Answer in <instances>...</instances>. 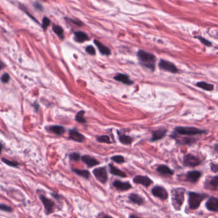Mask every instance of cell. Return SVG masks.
<instances>
[{"label":"cell","instance_id":"6da1fadb","mask_svg":"<svg viewBox=\"0 0 218 218\" xmlns=\"http://www.w3.org/2000/svg\"><path fill=\"white\" fill-rule=\"evenodd\" d=\"M140 63L145 68L154 71L155 69L156 58L152 54L144 50H140L137 54Z\"/></svg>","mask_w":218,"mask_h":218},{"label":"cell","instance_id":"7a4b0ae2","mask_svg":"<svg viewBox=\"0 0 218 218\" xmlns=\"http://www.w3.org/2000/svg\"><path fill=\"white\" fill-rule=\"evenodd\" d=\"M185 190L182 187L175 188L171 190V201L174 208L180 210L184 201V195Z\"/></svg>","mask_w":218,"mask_h":218},{"label":"cell","instance_id":"3957f363","mask_svg":"<svg viewBox=\"0 0 218 218\" xmlns=\"http://www.w3.org/2000/svg\"><path fill=\"white\" fill-rule=\"evenodd\" d=\"M174 132L182 136H196L206 133V131L202 130L194 127H183L178 126L174 129Z\"/></svg>","mask_w":218,"mask_h":218},{"label":"cell","instance_id":"277c9868","mask_svg":"<svg viewBox=\"0 0 218 218\" xmlns=\"http://www.w3.org/2000/svg\"><path fill=\"white\" fill-rule=\"evenodd\" d=\"M189 207L190 209L196 210L199 208L201 201L208 197L207 194L195 192H189Z\"/></svg>","mask_w":218,"mask_h":218},{"label":"cell","instance_id":"5b68a950","mask_svg":"<svg viewBox=\"0 0 218 218\" xmlns=\"http://www.w3.org/2000/svg\"><path fill=\"white\" fill-rule=\"evenodd\" d=\"M201 163V161L199 157L191 154H187L184 155L183 158V164L185 166L196 167Z\"/></svg>","mask_w":218,"mask_h":218},{"label":"cell","instance_id":"8992f818","mask_svg":"<svg viewBox=\"0 0 218 218\" xmlns=\"http://www.w3.org/2000/svg\"><path fill=\"white\" fill-rule=\"evenodd\" d=\"M93 174L95 178L99 180L100 182L104 184H106L108 180L107 170L105 166L97 168L93 170Z\"/></svg>","mask_w":218,"mask_h":218},{"label":"cell","instance_id":"52a82bcc","mask_svg":"<svg viewBox=\"0 0 218 218\" xmlns=\"http://www.w3.org/2000/svg\"><path fill=\"white\" fill-rule=\"evenodd\" d=\"M152 194L154 197L159 198L161 200H166L168 198V193L166 189L161 185L154 186L152 191Z\"/></svg>","mask_w":218,"mask_h":218},{"label":"cell","instance_id":"ba28073f","mask_svg":"<svg viewBox=\"0 0 218 218\" xmlns=\"http://www.w3.org/2000/svg\"><path fill=\"white\" fill-rule=\"evenodd\" d=\"M170 137L172 138L173 139H174L176 141L177 143L181 145H190L197 141L196 139L192 138L181 137L175 132H174L171 135H170Z\"/></svg>","mask_w":218,"mask_h":218},{"label":"cell","instance_id":"9c48e42d","mask_svg":"<svg viewBox=\"0 0 218 218\" xmlns=\"http://www.w3.org/2000/svg\"><path fill=\"white\" fill-rule=\"evenodd\" d=\"M159 67L161 70L168 71L174 74L177 73L178 72V69L174 63L164 59L160 60L159 63Z\"/></svg>","mask_w":218,"mask_h":218},{"label":"cell","instance_id":"30bf717a","mask_svg":"<svg viewBox=\"0 0 218 218\" xmlns=\"http://www.w3.org/2000/svg\"><path fill=\"white\" fill-rule=\"evenodd\" d=\"M40 198L43 203L45 210H46V214L48 215L53 212L54 207H55L54 202L52 200H49V198H46L45 196H44V195H41L40 197Z\"/></svg>","mask_w":218,"mask_h":218},{"label":"cell","instance_id":"8fae6325","mask_svg":"<svg viewBox=\"0 0 218 218\" xmlns=\"http://www.w3.org/2000/svg\"><path fill=\"white\" fill-rule=\"evenodd\" d=\"M133 182L135 184H141L142 185H143L146 187L150 186L153 183L152 180L150 179L148 177L143 176V175L136 176L133 178Z\"/></svg>","mask_w":218,"mask_h":218},{"label":"cell","instance_id":"7c38bea8","mask_svg":"<svg viewBox=\"0 0 218 218\" xmlns=\"http://www.w3.org/2000/svg\"><path fill=\"white\" fill-rule=\"evenodd\" d=\"M205 207L210 211L217 212L218 211V199L216 197L210 198L205 204Z\"/></svg>","mask_w":218,"mask_h":218},{"label":"cell","instance_id":"4fadbf2b","mask_svg":"<svg viewBox=\"0 0 218 218\" xmlns=\"http://www.w3.org/2000/svg\"><path fill=\"white\" fill-rule=\"evenodd\" d=\"M113 185L118 191H127L132 188V185L129 182H122L120 180H115L113 183Z\"/></svg>","mask_w":218,"mask_h":218},{"label":"cell","instance_id":"5bb4252c","mask_svg":"<svg viewBox=\"0 0 218 218\" xmlns=\"http://www.w3.org/2000/svg\"><path fill=\"white\" fill-rule=\"evenodd\" d=\"M201 176V173L199 171H190L186 175V178L191 183H197Z\"/></svg>","mask_w":218,"mask_h":218},{"label":"cell","instance_id":"9a60e30c","mask_svg":"<svg viewBox=\"0 0 218 218\" xmlns=\"http://www.w3.org/2000/svg\"><path fill=\"white\" fill-rule=\"evenodd\" d=\"M81 160L85 164H86L88 168L94 167L100 164L99 161H97L94 157L88 155H85L82 156L81 157Z\"/></svg>","mask_w":218,"mask_h":218},{"label":"cell","instance_id":"2e32d148","mask_svg":"<svg viewBox=\"0 0 218 218\" xmlns=\"http://www.w3.org/2000/svg\"><path fill=\"white\" fill-rule=\"evenodd\" d=\"M166 132H167V130L164 128H161L159 129H157L152 132V138L150 140H151V141L152 142L160 140L166 136Z\"/></svg>","mask_w":218,"mask_h":218},{"label":"cell","instance_id":"e0dca14e","mask_svg":"<svg viewBox=\"0 0 218 218\" xmlns=\"http://www.w3.org/2000/svg\"><path fill=\"white\" fill-rule=\"evenodd\" d=\"M69 138L71 140L79 143L83 142L85 140V136L76 129H71L69 131Z\"/></svg>","mask_w":218,"mask_h":218},{"label":"cell","instance_id":"ac0fdd59","mask_svg":"<svg viewBox=\"0 0 218 218\" xmlns=\"http://www.w3.org/2000/svg\"><path fill=\"white\" fill-rule=\"evenodd\" d=\"M114 79L126 85H132L134 82L130 79L128 76L124 74H118L114 77Z\"/></svg>","mask_w":218,"mask_h":218},{"label":"cell","instance_id":"d6986e66","mask_svg":"<svg viewBox=\"0 0 218 218\" xmlns=\"http://www.w3.org/2000/svg\"><path fill=\"white\" fill-rule=\"evenodd\" d=\"M157 171L164 176H171L174 174V171L166 165H159L157 168Z\"/></svg>","mask_w":218,"mask_h":218},{"label":"cell","instance_id":"ffe728a7","mask_svg":"<svg viewBox=\"0 0 218 218\" xmlns=\"http://www.w3.org/2000/svg\"><path fill=\"white\" fill-rule=\"evenodd\" d=\"M94 43L102 55L109 56L111 54L110 49L106 46H104L102 43H101V42L98 41L97 40H94Z\"/></svg>","mask_w":218,"mask_h":218},{"label":"cell","instance_id":"44dd1931","mask_svg":"<svg viewBox=\"0 0 218 218\" xmlns=\"http://www.w3.org/2000/svg\"><path fill=\"white\" fill-rule=\"evenodd\" d=\"M109 167L110 173L112 175L122 177V178H125L127 177V175L125 172H124L121 170L118 169V168L115 167L113 164H109Z\"/></svg>","mask_w":218,"mask_h":218},{"label":"cell","instance_id":"7402d4cb","mask_svg":"<svg viewBox=\"0 0 218 218\" xmlns=\"http://www.w3.org/2000/svg\"><path fill=\"white\" fill-rule=\"evenodd\" d=\"M205 187L206 189L217 190L218 187V176L216 175L210 179L208 182H206Z\"/></svg>","mask_w":218,"mask_h":218},{"label":"cell","instance_id":"603a6c76","mask_svg":"<svg viewBox=\"0 0 218 218\" xmlns=\"http://www.w3.org/2000/svg\"><path fill=\"white\" fill-rule=\"evenodd\" d=\"M129 200L132 202L133 204H136L138 205H142L144 204V200L141 196H140L138 194L132 193L129 195Z\"/></svg>","mask_w":218,"mask_h":218},{"label":"cell","instance_id":"cb8c5ba5","mask_svg":"<svg viewBox=\"0 0 218 218\" xmlns=\"http://www.w3.org/2000/svg\"><path fill=\"white\" fill-rule=\"evenodd\" d=\"M118 136L119 141L122 144L129 145L132 143V138L129 136H127V135L124 133L119 132H118Z\"/></svg>","mask_w":218,"mask_h":218},{"label":"cell","instance_id":"d4e9b609","mask_svg":"<svg viewBox=\"0 0 218 218\" xmlns=\"http://www.w3.org/2000/svg\"><path fill=\"white\" fill-rule=\"evenodd\" d=\"M74 39L77 42L82 43L89 40V37L85 32H76L74 33Z\"/></svg>","mask_w":218,"mask_h":218},{"label":"cell","instance_id":"484cf974","mask_svg":"<svg viewBox=\"0 0 218 218\" xmlns=\"http://www.w3.org/2000/svg\"><path fill=\"white\" fill-rule=\"evenodd\" d=\"M48 130L52 133L58 135V136H61L65 132V129L63 127L60 125L50 126L48 128Z\"/></svg>","mask_w":218,"mask_h":218},{"label":"cell","instance_id":"4316f807","mask_svg":"<svg viewBox=\"0 0 218 218\" xmlns=\"http://www.w3.org/2000/svg\"><path fill=\"white\" fill-rule=\"evenodd\" d=\"M196 86L204 89L205 90H207V91H212L214 90V86L212 84H209L207 83L206 82H204V81H200V82H198L196 84Z\"/></svg>","mask_w":218,"mask_h":218},{"label":"cell","instance_id":"83f0119b","mask_svg":"<svg viewBox=\"0 0 218 218\" xmlns=\"http://www.w3.org/2000/svg\"><path fill=\"white\" fill-rule=\"evenodd\" d=\"M72 170L75 173V174L83 177L86 179H88L90 177V172L86 170H78V169H74L72 168Z\"/></svg>","mask_w":218,"mask_h":218},{"label":"cell","instance_id":"f1b7e54d","mask_svg":"<svg viewBox=\"0 0 218 218\" xmlns=\"http://www.w3.org/2000/svg\"><path fill=\"white\" fill-rule=\"evenodd\" d=\"M85 113V111H83V110L79 111L78 113L76 114V117H75V120H76L77 122H78L79 123H82V124L86 123V120L84 117Z\"/></svg>","mask_w":218,"mask_h":218},{"label":"cell","instance_id":"f546056e","mask_svg":"<svg viewBox=\"0 0 218 218\" xmlns=\"http://www.w3.org/2000/svg\"><path fill=\"white\" fill-rule=\"evenodd\" d=\"M52 30L59 36V39H63V29L62 27L58 25H54L52 26Z\"/></svg>","mask_w":218,"mask_h":218},{"label":"cell","instance_id":"4dcf8cb0","mask_svg":"<svg viewBox=\"0 0 218 218\" xmlns=\"http://www.w3.org/2000/svg\"><path fill=\"white\" fill-rule=\"evenodd\" d=\"M96 140L97 141L100 143H104L110 144L111 143V141L110 138L107 136V135H102V136H99L96 137Z\"/></svg>","mask_w":218,"mask_h":218},{"label":"cell","instance_id":"1f68e13d","mask_svg":"<svg viewBox=\"0 0 218 218\" xmlns=\"http://www.w3.org/2000/svg\"><path fill=\"white\" fill-rule=\"evenodd\" d=\"M111 159L113 161H114V162H115L117 163H118V164L124 163L125 162L124 157L123 156H122V155H114V156L111 157Z\"/></svg>","mask_w":218,"mask_h":218},{"label":"cell","instance_id":"d6a6232c","mask_svg":"<svg viewBox=\"0 0 218 218\" xmlns=\"http://www.w3.org/2000/svg\"><path fill=\"white\" fill-rule=\"evenodd\" d=\"M195 38H197L198 39H199L201 42L203 44H204L205 46H212V43L210 42L209 40L205 39V38H204L203 36H195Z\"/></svg>","mask_w":218,"mask_h":218},{"label":"cell","instance_id":"836d02e7","mask_svg":"<svg viewBox=\"0 0 218 218\" xmlns=\"http://www.w3.org/2000/svg\"><path fill=\"white\" fill-rule=\"evenodd\" d=\"M70 159L73 161H79L81 158V155L78 152H73L71 153L69 155Z\"/></svg>","mask_w":218,"mask_h":218},{"label":"cell","instance_id":"e575fe53","mask_svg":"<svg viewBox=\"0 0 218 218\" xmlns=\"http://www.w3.org/2000/svg\"><path fill=\"white\" fill-rule=\"evenodd\" d=\"M2 161H3L4 163H5L6 164L9 165V166H12V167H17V166H18V165H19V164H18L17 163L14 162V161H9V160L6 159H5V158H2Z\"/></svg>","mask_w":218,"mask_h":218},{"label":"cell","instance_id":"d590c367","mask_svg":"<svg viewBox=\"0 0 218 218\" xmlns=\"http://www.w3.org/2000/svg\"><path fill=\"white\" fill-rule=\"evenodd\" d=\"M51 24V21L49 18L48 17H44L42 20V27L44 29H47V28Z\"/></svg>","mask_w":218,"mask_h":218},{"label":"cell","instance_id":"8d00e7d4","mask_svg":"<svg viewBox=\"0 0 218 218\" xmlns=\"http://www.w3.org/2000/svg\"><path fill=\"white\" fill-rule=\"evenodd\" d=\"M86 51L88 54L94 56L95 55V49L92 46H88L86 48Z\"/></svg>","mask_w":218,"mask_h":218},{"label":"cell","instance_id":"74e56055","mask_svg":"<svg viewBox=\"0 0 218 218\" xmlns=\"http://www.w3.org/2000/svg\"><path fill=\"white\" fill-rule=\"evenodd\" d=\"M0 210H3V211H6V212H11L12 211V207L6 205L4 204H0Z\"/></svg>","mask_w":218,"mask_h":218},{"label":"cell","instance_id":"f35d334b","mask_svg":"<svg viewBox=\"0 0 218 218\" xmlns=\"http://www.w3.org/2000/svg\"><path fill=\"white\" fill-rule=\"evenodd\" d=\"M10 78V77L9 76V74H7V73H5L2 76L1 80H2V81L3 82H5V83H6V82H8L9 81Z\"/></svg>","mask_w":218,"mask_h":218},{"label":"cell","instance_id":"ab89813d","mask_svg":"<svg viewBox=\"0 0 218 218\" xmlns=\"http://www.w3.org/2000/svg\"><path fill=\"white\" fill-rule=\"evenodd\" d=\"M210 170L214 173H217L218 171V165L217 164L215 163H211L210 164Z\"/></svg>","mask_w":218,"mask_h":218},{"label":"cell","instance_id":"60d3db41","mask_svg":"<svg viewBox=\"0 0 218 218\" xmlns=\"http://www.w3.org/2000/svg\"><path fill=\"white\" fill-rule=\"evenodd\" d=\"M70 21H71V22H72V23H74V25H78V26H82V25H83V24H82V22H81L79 21L73 20V19H70Z\"/></svg>","mask_w":218,"mask_h":218},{"label":"cell","instance_id":"b9f144b4","mask_svg":"<svg viewBox=\"0 0 218 218\" xmlns=\"http://www.w3.org/2000/svg\"><path fill=\"white\" fill-rule=\"evenodd\" d=\"M33 106L35 108V111H38V110L39 109V105L38 104H37L36 102L34 103V104H33Z\"/></svg>","mask_w":218,"mask_h":218},{"label":"cell","instance_id":"7bdbcfd3","mask_svg":"<svg viewBox=\"0 0 218 218\" xmlns=\"http://www.w3.org/2000/svg\"><path fill=\"white\" fill-rule=\"evenodd\" d=\"M35 5V7H36V8L37 9H39L40 10H42V5H41L40 3H36Z\"/></svg>","mask_w":218,"mask_h":218},{"label":"cell","instance_id":"ee69618b","mask_svg":"<svg viewBox=\"0 0 218 218\" xmlns=\"http://www.w3.org/2000/svg\"><path fill=\"white\" fill-rule=\"evenodd\" d=\"M4 67H5L4 63H3V62H0V70L3 69L4 68Z\"/></svg>","mask_w":218,"mask_h":218},{"label":"cell","instance_id":"f6af8a7d","mask_svg":"<svg viewBox=\"0 0 218 218\" xmlns=\"http://www.w3.org/2000/svg\"><path fill=\"white\" fill-rule=\"evenodd\" d=\"M2 149H3V145L2 144L0 143V154L2 153Z\"/></svg>","mask_w":218,"mask_h":218},{"label":"cell","instance_id":"bcb514c9","mask_svg":"<svg viewBox=\"0 0 218 218\" xmlns=\"http://www.w3.org/2000/svg\"><path fill=\"white\" fill-rule=\"evenodd\" d=\"M215 150H216V152H217V144L215 145Z\"/></svg>","mask_w":218,"mask_h":218},{"label":"cell","instance_id":"7dc6e473","mask_svg":"<svg viewBox=\"0 0 218 218\" xmlns=\"http://www.w3.org/2000/svg\"><path fill=\"white\" fill-rule=\"evenodd\" d=\"M129 217H137L138 216H136V215H132V216H130Z\"/></svg>","mask_w":218,"mask_h":218}]
</instances>
